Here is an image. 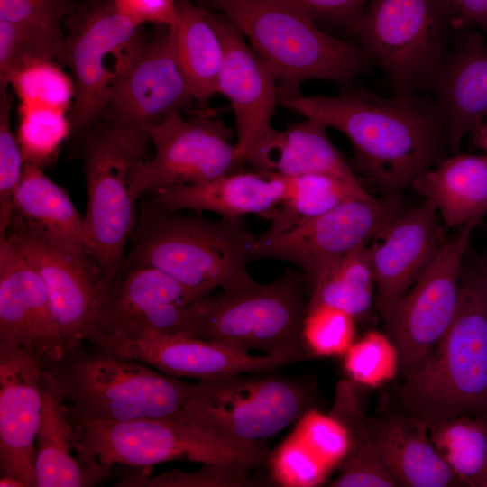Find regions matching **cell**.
Listing matches in <instances>:
<instances>
[{
	"instance_id": "obj_1",
	"label": "cell",
	"mask_w": 487,
	"mask_h": 487,
	"mask_svg": "<svg viewBox=\"0 0 487 487\" xmlns=\"http://www.w3.org/2000/svg\"><path fill=\"white\" fill-rule=\"evenodd\" d=\"M284 107L344 133L354 166L388 191H400L431 168L445 143L433 96L420 93L385 97L354 87L335 96L280 97Z\"/></svg>"
},
{
	"instance_id": "obj_2",
	"label": "cell",
	"mask_w": 487,
	"mask_h": 487,
	"mask_svg": "<svg viewBox=\"0 0 487 487\" xmlns=\"http://www.w3.org/2000/svg\"><path fill=\"white\" fill-rule=\"evenodd\" d=\"M391 406L428 429L468 415L487 419V267L464 262L455 317L420 367L400 379Z\"/></svg>"
},
{
	"instance_id": "obj_3",
	"label": "cell",
	"mask_w": 487,
	"mask_h": 487,
	"mask_svg": "<svg viewBox=\"0 0 487 487\" xmlns=\"http://www.w3.org/2000/svg\"><path fill=\"white\" fill-rule=\"evenodd\" d=\"M256 235L242 217L179 215L142 202L124 267H152L184 286L211 294L258 286L248 272Z\"/></svg>"
},
{
	"instance_id": "obj_4",
	"label": "cell",
	"mask_w": 487,
	"mask_h": 487,
	"mask_svg": "<svg viewBox=\"0 0 487 487\" xmlns=\"http://www.w3.org/2000/svg\"><path fill=\"white\" fill-rule=\"evenodd\" d=\"M42 367L75 421L117 423L179 417L193 385L87 341L64 350Z\"/></svg>"
},
{
	"instance_id": "obj_5",
	"label": "cell",
	"mask_w": 487,
	"mask_h": 487,
	"mask_svg": "<svg viewBox=\"0 0 487 487\" xmlns=\"http://www.w3.org/2000/svg\"><path fill=\"white\" fill-rule=\"evenodd\" d=\"M224 15L274 74L280 97L300 96L308 79L348 85L372 61L354 41L333 37L272 0H196Z\"/></svg>"
},
{
	"instance_id": "obj_6",
	"label": "cell",
	"mask_w": 487,
	"mask_h": 487,
	"mask_svg": "<svg viewBox=\"0 0 487 487\" xmlns=\"http://www.w3.org/2000/svg\"><path fill=\"white\" fill-rule=\"evenodd\" d=\"M304 276L291 269L252 289L207 295L189 306L188 335L250 353L307 360L302 339Z\"/></svg>"
},
{
	"instance_id": "obj_7",
	"label": "cell",
	"mask_w": 487,
	"mask_h": 487,
	"mask_svg": "<svg viewBox=\"0 0 487 487\" xmlns=\"http://www.w3.org/2000/svg\"><path fill=\"white\" fill-rule=\"evenodd\" d=\"M317 400L314 382L274 371L244 372L193 382L179 417L231 445L262 448Z\"/></svg>"
},
{
	"instance_id": "obj_8",
	"label": "cell",
	"mask_w": 487,
	"mask_h": 487,
	"mask_svg": "<svg viewBox=\"0 0 487 487\" xmlns=\"http://www.w3.org/2000/svg\"><path fill=\"white\" fill-rule=\"evenodd\" d=\"M456 21L448 0H370L350 34L393 93L409 95L427 90Z\"/></svg>"
},
{
	"instance_id": "obj_9",
	"label": "cell",
	"mask_w": 487,
	"mask_h": 487,
	"mask_svg": "<svg viewBox=\"0 0 487 487\" xmlns=\"http://www.w3.org/2000/svg\"><path fill=\"white\" fill-rule=\"evenodd\" d=\"M64 31L61 64L69 69L75 87L66 142L69 155L79 156L117 79L146 38L140 25L117 11L114 0H81L64 22Z\"/></svg>"
},
{
	"instance_id": "obj_10",
	"label": "cell",
	"mask_w": 487,
	"mask_h": 487,
	"mask_svg": "<svg viewBox=\"0 0 487 487\" xmlns=\"http://www.w3.org/2000/svg\"><path fill=\"white\" fill-rule=\"evenodd\" d=\"M151 140L97 120L80 154L87 191L84 216L92 253L108 283L122 271L139 217L133 174Z\"/></svg>"
},
{
	"instance_id": "obj_11",
	"label": "cell",
	"mask_w": 487,
	"mask_h": 487,
	"mask_svg": "<svg viewBox=\"0 0 487 487\" xmlns=\"http://www.w3.org/2000/svg\"><path fill=\"white\" fill-rule=\"evenodd\" d=\"M72 421L79 456L108 468L115 464L149 467L184 460L251 471L267 464L269 457L265 447L231 445L179 416L117 423Z\"/></svg>"
},
{
	"instance_id": "obj_12",
	"label": "cell",
	"mask_w": 487,
	"mask_h": 487,
	"mask_svg": "<svg viewBox=\"0 0 487 487\" xmlns=\"http://www.w3.org/2000/svg\"><path fill=\"white\" fill-rule=\"evenodd\" d=\"M399 212L396 198H354L283 231L266 230L256 236L253 258L294 264L311 289L329 267L355 248L368 244Z\"/></svg>"
},
{
	"instance_id": "obj_13",
	"label": "cell",
	"mask_w": 487,
	"mask_h": 487,
	"mask_svg": "<svg viewBox=\"0 0 487 487\" xmlns=\"http://www.w3.org/2000/svg\"><path fill=\"white\" fill-rule=\"evenodd\" d=\"M474 225L443 242L434 259L383 320L400 355V379L412 375L451 326L459 306L462 274Z\"/></svg>"
},
{
	"instance_id": "obj_14",
	"label": "cell",
	"mask_w": 487,
	"mask_h": 487,
	"mask_svg": "<svg viewBox=\"0 0 487 487\" xmlns=\"http://www.w3.org/2000/svg\"><path fill=\"white\" fill-rule=\"evenodd\" d=\"M150 137L154 154L140 162L133 174L138 198L168 187L208 181L242 165L231 130L206 108L188 118L170 116Z\"/></svg>"
},
{
	"instance_id": "obj_15",
	"label": "cell",
	"mask_w": 487,
	"mask_h": 487,
	"mask_svg": "<svg viewBox=\"0 0 487 487\" xmlns=\"http://www.w3.org/2000/svg\"><path fill=\"white\" fill-rule=\"evenodd\" d=\"M155 26L117 79L97 119L150 140L153 128L196 101L178 67L171 29Z\"/></svg>"
},
{
	"instance_id": "obj_16",
	"label": "cell",
	"mask_w": 487,
	"mask_h": 487,
	"mask_svg": "<svg viewBox=\"0 0 487 487\" xmlns=\"http://www.w3.org/2000/svg\"><path fill=\"white\" fill-rule=\"evenodd\" d=\"M4 236L18 247L41 277L64 350L85 342L108 285L96 259L91 253L59 244L15 219L10 220Z\"/></svg>"
},
{
	"instance_id": "obj_17",
	"label": "cell",
	"mask_w": 487,
	"mask_h": 487,
	"mask_svg": "<svg viewBox=\"0 0 487 487\" xmlns=\"http://www.w3.org/2000/svg\"><path fill=\"white\" fill-rule=\"evenodd\" d=\"M87 342L115 355L143 363L165 374L198 381L276 371L298 362L291 357L255 355L188 335L155 331L92 335Z\"/></svg>"
},
{
	"instance_id": "obj_18",
	"label": "cell",
	"mask_w": 487,
	"mask_h": 487,
	"mask_svg": "<svg viewBox=\"0 0 487 487\" xmlns=\"http://www.w3.org/2000/svg\"><path fill=\"white\" fill-rule=\"evenodd\" d=\"M207 295L152 267H124L108 283L86 340L147 331L182 334L188 307Z\"/></svg>"
},
{
	"instance_id": "obj_19",
	"label": "cell",
	"mask_w": 487,
	"mask_h": 487,
	"mask_svg": "<svg viewBox=\"0 0 487 487\" xmlns=\"http://www.w3.org/2000/svg\"><path fill=\"white\" fill-rule=\"evenodd\" d=\"M0 341L42 364L60 358L65 349L41 277L6 236L0 238Z\"/></svg>"
},
{
	"instance_id": "obj_20",
	"label": "cell",
	"mask_w": 487,
	"mask_h": 487,
	"mask_svg": "<svg viewBox=\"0 0 487 487\" xmlns=\"http://www.w3.org/2000/svg\"><path fill=\"white\" fill-rule=\"evenodd\" d=\"M207 10L224 47L218 94L230 102L235 120L236 153L243 164L271 127L280 99L279 86L274 74L241 32L224 15Z\"/></svg>"
},
{
	"instance_id": "obj_21",
	"label": "cell",
	"mask_w": 487,
	"mask_h": 487,
	"mask_svg": "<svg viewBox=\"0 0 487 487\" xmlns=\"http://www.w3.org/2000/svg\"><path fill=\"white\" fill-rule=\"evenodd\" d=\"M41 362L0 341V475L37 487L36 436L41 416Z\"/></svg>"
},
{
	"instance_id": "obj_22",
	"label": "cell",
	"mask_w": 487,
	"mask_h": 487,
	"mask_svg": "<svg viewBox=\"0 0 487 487\" xmlns=\"http://www.w3.org/2000/svg\"><path fill=\"white\" fill-rule=\"evenodd\" d=\"M439 218L435 207L424 199L399 212L368 244L376 283L375 306L382 321L443 244Z\"/></svg>"
},
{
	"instance_id": "obj_23",
	"label": "cell",
	"mask_w": 487,
	"mask_h": 487,
	"mask_svg": "<svg viewBox=\"0 0 487 487\" xmlns=\"http://www.w3.org/2000/svg\"><path fill=\"white\" fill-rule=\"evenodd\" d=\"M427 91L439 107L445 143L459 152L463 138L487 117V41L475 32L458 34Z\"/></svg>"
},
{
	"instance_id": "obj_24",
	"label": "cell",
	"mask_w": 487,
	"mask_h": 487,
	"mask_svg": "<svg viewBox=\"0 0 487 487\" xmlns=\"http://www.w3.org/2000/svg\"><path fill=\"white\" fill-rule=\"evenodd\" d=\"M368 423L372 446L398 486H463L420 421L391 405Z\"/></svg>"
},
{
	"instance_id": "obj_25",
	"label": "cell",
	"mask_w": 487,
	"mask_h": 487,
	"mask_svg": "<svg viewBox=\"0 0 487 487\" xmlns=\"http://www.w3.org/2000/svg\"><path fill=\"white\" fill-rule=\"evenodd\" d=\"M285 189L282 176L267 172H232L214 179L161 188L150 193L158 206L179 210L210 211L220 216L267 217L281 202Z\"/></svg>"
},
{
	"instance_id": "obj_26",
	"label": "cell",
	"mask_w": 487,
	"mask_h": 487,
	"mask_svg": "<svg viewBox=\"0 0 487 487\" xmlns=\"http://www.w3.org/2000/svg\"><path fill=\"white\" fill-rule=\"evenodd\" d=\"M41 391L42 407L35 456L37 487L92 486L109 476L110 468L79 456L76 427L68 405L44 372Z\"/></svg>"
},
{
	"instance_id": "obj_27",
	"label": "cell",
	"mask_w": 487,
	"mask_h": 487,
	"mask_svg": "<svg viewBox=\"0 0 487 487\" xmlns=\"http://www.w3.org/2000/svg\"><path fill=\"white\" fill-rule=\"evenodd\" d=\"M327 128L310 118L283 130L271 127L246 162L256 171L280 176L322 173L359 180L330 140Z\"/></svg>"
},
{
	"instance_id": "obj_28",
	"label": "cell",
	"mask_w": 487,
	"mask_h": 487,
	"mask_svg": "<svg viewBox=\"0 0 487 487\" xmlns=\"http://www.w3.org/2000/svg\"><path fill=\"white\" fill-rule=\"evenodd\" d=\"M412 188L448 227L476 226L487 214V153H455L418 175Z\"/></svg>"
},
{
	"instance_id": "obj_29",
	"label": "cell",
	"mask_w": 487,
	"mask_h": 487,
	"mask_svg": "<svg viewBox=\"0 0 487 487\" xmlns=\"http://www.w3.org/2000/svg\"><path fill=\"white\" fill-rule=\"evenodd\" d=\"M11 219L23 223L59 244L94 256L84 216L78 213L67 192L37 166L24 163L13 198Z\"/></svg>"
},
{
	"instance_id": "obj_30",
	"label": "cell",
	"mask_w": 487,
	"mask_h": 487,
	"mask_svg": "<svg viewBox=\"0 0 487 487\" xmlns=\"http://www.w3.org/2000/svg\"><path fill=\"white\" fill-rule=\"evenodd\" d=\"M175 1L177 19L170 29L176 61L191 95L205 108L218 94L223 42L207 8L192 0Z\"/></svg>"
},
{
	"instance_id": "obj_31",
	"label": "cell",
	"mask_w": 487,
	"mask_h": 487,
	"mask_svg": "<svg viewBox=\"0 0 487 487\" xmlns=\"http://www.w3.org/2000/svg\"><path fill=\"white\" fill-rule=\"evenodd\" d=\"M306 308L327 304L351 315L357 323L376 309L375 276L368 244L361 245L329 267L310 289Z\"/></svg>"
},
{
	"instance_id": "obj_32",
	"label": "cell",
	"mask_w": 487,
	"mask_h": 487,
	"mask_svg": "<svg viewBox=\"0 0 487 487\" xmlns=\"http://www.w3.org/2000/svg\"><path fill=\"white\" fill-rule=\"evenodd\" d=\"M285 189L280 205L266 217L267 231H283L301 221L320 216L340 204L371 194L359 180L330 174L282 176Z\"/></svg>"
},
{
	"instance_id": "obj_33",
	"label": "cell",
	"mask_w": 487,
	"mask_h": 487,
	"mask_svg": "<svg viewBox=\"0 0 487 487\" xmlns=\"http://www.w3.org/2000/svg\"><path fill=\"white\" fill-rule=\"evenodd\" d=\"M439 455L463 486L487 480V419L463 415L428 429Z\"/></svg>"
},
{
	"instance_id": "obj_34",
	"label": "cell",
	"mask_w": 487,
	"mask_h": 487,
	"mask_svg": "<svg viewBox=\"0 0 487 487\" xmlns=\"http://www.w3.org/2000/svg\"><path fill=\"white\" fill-rule=\"evenodd\" d=\"M66 33L60 24L0 20V94L23 69L39 62L61 63Z\"/></svg>"
},
{
	"instance_id": "obj_35",
	"label": "cell",
	"mask_w": 487,
	"mask_h": 487,
	"mask_svg": "<svg viewBox=\"0 0 487 487\" xmlns=\"http://www.w3.org/2000/svg\"><path fill=\"white\" fill-rule=\"evenodd\" d=\"M67 113L47 106L20 103L16 136L24 163L43 170L54 161L69 137Z\"/></svg>"
},
{
	"instance_id": "obj_36",
	"label": "cell",
	"mask_w": 487,
	"mask_h": 487,
	"mask_svg": "<svg viewBox=\"0 0 487 487\" xmlns=\"http://www.w3.org/2000/svg\"><path fill=\"white\" fill-rule=\"evenodd\" d=\"M343 365L349 379L375 389L400 375V351L386 332L370 330L347 350Z\"/></svg>"
},
{
	"instance_id": "obj_37",
	"label": "cell",
	"mask_w": 487,
	"mask_h": 487,
	"mask_svg": "<svg viewBox=\"0 0 487 487\" xmlns=\"http://www.w3.org/2000/svg\"><path fill=\"white\" fill-rule=\"evenodd\" d=\"M357 321L345 311L327 304L306 308L302 339L310 356H344L357 339Z\"/></svg>"
},
{
	"instance_id": "obj_38",
	"label": "cell",
	"mask_w": 487,
	"mask_h": 487,
	"mask_svg": "<svg viewBox=\"0 0 487 487\" xmlns=\"http://www.w3.org/2000/svg\"><path fill=\"white\" fill-rule=\"evenodd\" d=\"M11 86L20 103L70 111L75 96L71 76L56 62L32 64L13 76Z\"/></svg>"
},
{
	"instance_id": "obj_39",
	"label": "cell",
	"mask_w": 487,
	"mask_h": 487,
	"mask_svg": "<svg viewBox=\"0 0 487 487\" xmlns=\"http://www.w3.org/2000/svg\"><path fill=\"white\" fill-rule=\"evenodd\" d=\"M292 433L331 472L346 459L351 441L345 426L317 408L307 411L296 423Z\"/></svg>"
},
{
	"instance_id": "obj_40",
	"label": "cell",
	"mask_w": 487,
	"mask_h": 487,
	"mask_svg": "<svg viewBox=\"0 0 487 487\" xmlns=\"http://www.w3.org/2000/svg\"><path fill=\"white\" fill-rule=\"evenodd\" d=\"M267 464L274 482L284 487H315L331 473L292 432L269 455Z\"/></svg>"
},
{
	"instance_id": "obj_41",
	"label": "cell",
	"mask_w": 487,
	"mask_h": 487,
	"mask_svg": "<svg viewBox=\"0 0 487 487\" xmlns=\"http://www.w3.org/2000/svg\"><path fill=\"white\" fill-rule=\"evenodd\" d=\"M13 97L8 90L0 94V238L13 214V198L21 180L24 160L16 133L11 127Z\"/></svg>"
},
{
	"instance_id": "obj_42",
	"label": "cell",
	"mask_w": 487,
	"mask_h": 487,
	"mask_svg": "<svg viewBox=\"0 0 487 487\" xmlns=\"http://www.w3.org/2000/svg\"><path fill=\"white\" fill-rule=\"evenodd\" d=\"M250 471L204 464L198 472L172 471L157 476L142 473L127 475L116 486L158 487V486H249L252 481Z\"/></svg>"
},
{
	"instance_id": "obj_43",
	"label": "cell",
	"mask_w": 487,
	"mask_h": 487,
	"mask_svg": "<svg viewBox=\"0 0 487 487\" xmlns=\"http://www.w3.org/2000/svg\"><path fill=\"white\" fill-rule=\"evenodd\" d=\"M286 5L308 20L324 22L353 30L370 0H272Z\"/></svg>"
},
{
	"instance_id": "obj_44",
	"label": "cell",
	"mask_w": 487,
	"mask_h": 487,
	"mask_svg": "<svg viewBox=\"0 0 487 487\" xmlns=\"http://www.w3.org/2000/svg\"><path fill=\"white\" fill-rule=\"evenodd\" d=\"M81 0H0V20L45 24L64 23Z\"/></svg>"
},
{
	"instance_id": "obj_45",
	"label": "cell",
	"mask_w": 487,
	"mask_h": 487,
	"mask_svg": "<svg viewBox=\"0 0 487 487\" xmlns=\"http://www.w3.org/2000/svg\"><path fill=\"white\" fill-rule=\"evenodd\" d=\"M117 11L137 25L152 23L171 28L177 19L175 0H114Z\"/></svg>"
},
{
	"instance_id": "obj_46",
	"label": "cell",
	"mask_w": 487,
	"mask_h": 487,
	"mask_svg": "<svg viewBox=\"0 0 487 487\" xmlns=\"http://www.w3.org/2000/svg\"><path fill=\"white\" fill-rule=\"evenodd\" d=\"M458 21L487 32V0H448Z\"/></svg>"
},
{
	"instance_id": "obj_47",
	"label": "cell",
	"mask_w": 487,
	"mask_h": 487,
	"mask_svg": "<svg viewBox=\"0 0 487 487\" xmlns=\"http://www.w3.org/2000/svg\"><path fill=\"white\" fill-rule=\"evenodd\" d=\"M473 143L487 153V117L470 133Z\"/></svg>"
},
{
	"instance_id": "obj_48",
	"label": "cell",
	"mask_w": 487,
	"mask_h": 487,
	"mask_svg": "<svg viewBox=\"0 0 487 487\" xmlns=\"http://www.w3.org/2000/svg\"><path fill=\"white\" fill-rule=\"evenodd\" d=\"M1 487H26V484L19 478L10 475L0 477Z\"/></svg>"
},
{
	"instance_id": "obj_49",
	"label": "cell",
	"mask_w": 487,
	"mask_h": 487,
	"mask_svg": "<svg viewBox=\"0 0 487 487\" xmlns=\"http://www.w3.org/2000/svg\"><path fill=\"white\" fill-rule=\"evenodd\" d=\"M483 487H487V480L485 481Z\"/></svg>"
},
{
	"instance_id": "obj_50",
	"label": "cell",
	"mask_w": 487,
	"mask_h": 487,
	"mask_svg": "<svg viewBox=\"0 0 487 487\" xmlns=\"http://www.w3.org/2000/svg\"><path fill=\"white\" fill-rule=\"evenodd\" d=\"M485 264L487 265V258L484 260Z\"/></svg>"
}]
</instances>
